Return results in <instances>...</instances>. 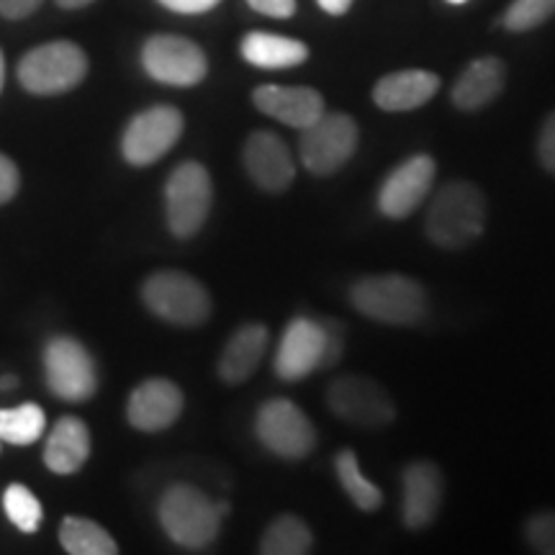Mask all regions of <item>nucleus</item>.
Returning a JSON list of instances; mask_svg holds the SVG:
<instances>
[{"instance_id": "obj_30", "label": "nucleus", "mask_w": 555, "mask_h": 555, "mask_svg": "<svg viewBox=\"0 0 555 555\" xmlns=\"http://www.w3.org/2000/svg\"><path fill=\"white\" fill-rule=\"evenodd\" d=\"M522 532L532 553L555 555V509H540L527 517Z\"/></svg>"}, {"instance_id": "obj_7", "label": "nucleus", "mask_w": 555, "mask_h": 555, "mask_svg": "<svg viewBox=\"0 0 555 555\" xmlns=\"http://www.w3.org/2000/svg\"><path fill=\"white\" fill-rule=\"evenodd\" d=\"M214 206V183L201 163H180L165 183V217L178 240H191L206 224Z\"/></svg>"}, {"instance_id": "obj_12", "label": "nucleus", "mask_w": 555, "mask_h": 555, "mask_svg": "<svg viewBox=\"0 0 555 555\" xmlns=\"http://www.w3.org/2000/svg\"><path fill=\"white\" fill-rule=\"evenodd\" d=\"M47 386L65 401H88L99 388L93 358L73 337H54L44 350Z\"/></svg>"}, {"instance_id": "obj_22", "label": "nucleus", "mask_w": 555, "mask_h": 555, "mask_svg": "<svg viewBox=\"0 0 555 555\" xmlns=\"http://www.w3.org/2000/svg\"><path fill=\"white\" fill-rule=\"evenodd\" d=\"M90 455L88 425L78 416H62L44 448V463L52 474L69 476L86 466Z\"/></svg>"}, {"instance_id": "obj_21", "label": "nucleus", "mask_w": 555, "mask_h": 555, "mask_svg": "<svg viewBox=\"0 0 555 555\" xmlns=\"http://www.w3.org/2000/svg\"><path fill=\"white\" fill-rule=\"evenodd\" d=\"M506 86V65L499 57H478L463 69L450 90V101L457 111H481L494 103Z\"/></svg>"}, {"instance_id": "obj_38", "label": "nucleus", "mask_w": 555, "mask_h": 555, "mask_svg": "<svg viewBox=\"0 0 555 555\" xmlns=\"http://www.w3.org/2000/svg\"><path fill=\"white\" fill-rule=\"evenodd\" d=\"M88 3H93V0H57L60 9H67V11L82 9V5H88Z\"/></svg>"}, {"instance_id": "obj_14", "label": "nucleus", "mask_w": 555, "mask_h": 555, "mask_svg": "<svg viewBox=\"0 0 555 555\" xmlns=\"http://www.w3.org/2000/svg\"><path fill=\"white\" fill-rule=\"evenodd\" d=\"M437 165L435 159L420 152V155H412L399 168L388 172L384 183L378 189V211L384 214L386 219L401 221L425 204L435 185Z\"/></svg>"}, {"instance_id": "obj_28", "label": "nucleus", "mask_w": 555, "mask_h": 555, "mask_svg": "<svg viewBox=\"0 0 555 555\" xmlns=\"http://www.w3.org/2000/svg\"><path fill=\"white\" fill-rule=\"evenodd\" d=\"M3 506L5 515H9L11 522L16 525L21 532H37L41 519H44L39 499L34 496L24 483H11L9 489H5Z\"/></svg>"}, {"instance_id": "obj_34", "label": "nucleus", "mask_w": 555, "mask_h": 555, "mask_svg": "<svg viewBox=\"0 0 555 555\" xmlns=\"http://www.w3.org/2000/svg\"><path fill=\"white\" fill-rule=\"evenodd\" d=\"M247 5L270 18H291L296 13V0H247Z\"/></svg>"}, {"instance_id": "obj_31", "label": "nucleus", "mask_w": 555, "mask_h": 555, "mask_svg": "<svg viewBox=\"0 0 555 555\" xmlns=\"http://www.w3.org/2000/svg\"><path fill=\"white\" fill-rule=\"evenodd\" d=\"M535 152L540 168H543L547 176L555 178V111H551V114L545 116V121L540 124Z\"/></svg>"}, {"instance_id": "obj_25", "label": "nucleus", "mask_w": 555, "mask_h": 555, "mask_svg": "<svg viewBox=\"0 0 555 555\" xmlns=\"http://www.w3.org/2000/svg\"><path fill=\"white\" fill-rule=\"evenodd\" d=\"M60 543L69 555H116L119 545L99 522L86 517H65L60 525Z\"/></svg>"}, {"instance_id": "obj_26", "label": "nucleus", "mask_w": 555, "mask_h": 555, "mask_svg": "<svg viewBox=\"0 0 555 555\" xmlns=\"http://www.w3.org/2000/svg\"><path fill=\"white\" fill-rule=\"evenodd\" d=\"M335 474L345 494L360 512H378L384 506V491L363 476L356 450H339L335 457Z\"/></svg>"}, {"instance_id": "obj_4", "label": "nucleus", "mask_w": 555, "mask_h": 555, "mask_svg": "<svg viewBox=\"0 0 555 555\" xmlns=\"http://www.w3.org/2000/svg\"><path fill=\"white\" fill-rule=\"evenodd\" d=\"M142 301L152 314L176 327H201L214 309L204 283L183 270L152 273L142 286Z\"/></svg>"}, {"instance_id": "obj_39", "label": "nucleus", "mask_w": 555, "mask_h": 555, "mask_svg": "<svg viewBox=\"0 0 555 555\" xmlns=\"http://www.w3.org/2000/svg\"><path fill=\"white\" fill-rule=\"evenodd\" d=\"M3 82H5V60H3V52H0V90H3Z\"/></svg>"}, {"instance_id": "obj_1", "label": "nucleus", "mask_w": 555, "mask_h": 555, "mask_svg": "<svg viewBox=\"0 0 555 555\" xmlns=\"http://www.w3.org/2000/svg\"><path fill=\"white\" fill-rule=\"evenodd\" d=\"M489 206L470 180H450L433 196L425 217V234L440 249H463L481 237Z\"/></svg>"}, {"instance_id": "obj_19", "label": "nucleus", "mask_w": 555, "mask_h": 555, "mask_svg": "<svg viewBox=\"0 0 555 555\" xmlns=\"http://www.w3.org/2000/svg\"><path fill=\"white\" fill-rule=\"evenodd\" d=\"M440 90V78L429 69H399L388 73L373 86V103L386 114H406L422 108Z\"/></svg>"}, {"instance_id": "obj_17", "label": "nucleus", "mask_w": 555, "mask_h": 555, "mask_svg": "<svg viewBox=\"0 0 555 555\" xmlns=\"http://www.w3.org/2000/svg\"><path fill=\"white\" fill-rule=\"evenodd\" d=\"M183 404V391L170 378H147L131 391L127 420L139 433H163L176 425Z\"/></svg>"}, {"instance_id": "obj_36", "label": "nucleus", "mask_w": 555, "mask_h": 555, "mask_svg": "<svg viewBox=\"0 0 555 555\" xmlns=\"http://www.w3.org/2000/svg\"><path fill=\"white\" fill-rule=\"evenodd\" d=\"M165 9L176 11V13H185V16H196V13H206L211 9H217L219 0H159Z\"/></svg>"}, {"instance_id": "obj_16", "label": "nucleus", "mask_w": 555, "mask_h": 555, "mask_svg": "<svg viewBox=\"0 0 555 555\" xmlns=\"http://www.w3.org/2000/svg\"><path fill=\"white\" fill-rule=\"evenodd\" d=\"M242 163H245L247 176L253 183L266 193H286L296 180V163L291 155L288 144L273 131H253L247 137L245 150H242Z\"/></svg>"}, {"instance_id": "obj_32", "label": "nucleus", "mask_w": 555, "mask_h": 555, "mask_svg": "<svg viewBox=\"0 0 555 555\" xmlns=\"http://www.w3.org/2000/svg\"><path fill=\"white\" fill-rule=\"evenodd\" d=\"M324 330H327V350H324V367L339 363L345 352V327L337 319H324Z\"/></svg>"}, {"instance_id": "obj_29", "label": "nucleus", "mask_w": 555, "mask_h": 555, "mask_svg": "<svg viewBox=\"0 0 555 555\" xmlns=\"http://www.w3.org/2000/svg\"><path fill=\"white\" fill-rule=\"evenodd\" d=\"M555 16V0H515L504 11L502 26L512 34H525L543 26Z\"/></svg>"}, {"instance_id": "obj_15", "label": "nucleus", "mask_w": 555, "mask_h": 555, "mask_svg": "<svg viewBox=\"0 0 555 555\" xmlns=\"http://www.w3.org/2000/svg\"><path fill=\"white\" fill-rule=\"evenodd\" d=\"M446 499V476L433 461H412L401 474V519L412 532L435 522Z\"/></svg>"}, {"instance_id": "obj_18", "label": "nucleus", "mask_w": 555, "mask_h": 555, "mask_svg": "<svg viewBox=\"0 0 555 555\" xmlns=\"http://www.w3.org/2000/svg\"><path fill=\"white\" fill-rule=\"evenodd\" d=\"M253 103L260 114L298 131L324 114L322 93L307 86H260L255 88Z\"/></svg>"}, {"instance_id": "obj_5", "label": "nucleus", "mask_w": 555, "mask_h": 555, "mask_svg": "<svg viewBox=\"0 0 555 555\" xmlns=\"http://www.w3.org/2000/svg\"><path fill=\"white\" fill-rule=\"evenodd\" d=\"M327 409L345 425L360 429H384L397 420L399 409L380 380L363 373H345L327 386Z\"/></svg>"}, {"instance_id": "obj_11", "label": "nucleus", "mask_w": 555, "mask_h": 555, "mask_svg": "<svg viewBox=\"0 0 555 555\" xmlns=\"http://www.w3.org/2000/svg\"><path fill=\"white\" fill-rule=\"evenodd\" d=\"M183 134V114L176 106H152L129 121L121 137V155L134 168L163 159Z\"/></svg>"}, {"instance_id": "obj_6", "label": "nucleus", "mask_w": 555, "mask_h": 555, "mask_svg": "<svg viewBox=\"0 0 555 555\" xmlns=\"http://www.w3.org/2000/svg\"><path fill=\"white\" fill-rule=\"evenodd\" d=\"M360 142L358 124L345 111H324L311 127L301 129L298 157L304 168L317 178H330L343 170L356 155Z\"/></svg>"}, {"instance_id": "obj_40", "label": "nucleus", "mask_w": 555, "mask_h": 555, "mask_svg": "<svg viewBox=\"0 0 555 555\" xmlns=\"http://www.w3.org/2000/svg\"><path fill=\"white\" fill-rule=\"evenodd\" d=\"M448 3H453V5H461V3H466V0H448Z\"/></svg>"}, {"instance_id": "obj_35", "label": "nucleus", "mask_w": 555, "mask_h": 555, "mask_svg": "<svg viewBox=\"0 0 555 555\" xmlns=\"http://www.w3.org/2000/svg\"><path fill=\"white\" fill-rule=\"evenodd\" d=\"M41 3H44V0H0V16H5L11 21L26 18V16H31V13L37 11Z\"/></svg>"}, {"instance_id": "obj_13", "label": "nucleus", "mask_w": 555, "mask_h": 555, "mask_svg": "<svg viewBox=\"0 0 555 555\" xmlns=\"http://www.w3.org/2000/svg\"><path fill=\"white\" fill-rule=\"evenodd\" d=\"M324 350H327L324 319L317 322L309 317H294L278 343L275 376L286 384H296L314 371H324Z\"/></svg>"}, {"instance_id": "obj_27", "label": "nucleus", "mask_w": 555, "mask_h": 555, "mask_svg": "<svg viewBox=\"0 0 555 555\" xmlns=\"http://www.w3.org/2000/svg\"><path fill=\"white\" fill-rule=\"evenodd\" d=\"M44 409L37 404L0 409V440L11 442V446H34L44 435Z\"/></svg>"}, {"instance_id": "obj_8", "label": "nucleus", "mask_w": 555, "mask_h": 555, "mask_svg": "<svg viewBox=\"0 0 555 555\" xmlns=\"http://www.w3.org/2000/svg\"><path fill=\"white\" fill-rule=\"evenodd\" d=\"M88 75V57L73 41H50L21 60L18 80L34 95H60Z\"/></svg>"}, {"instance_id": "obj_23", "label": "nucleus", "mask_w": 555, "mask_h": 555, "mask_svg": "<svg viewBox=\"0 0 555 555\" xmlns=\"http://www.w3.org/2000/svg\"><path fill=\"white\" fill-rule=\"evenodd\" d=\"M240 50L249 65L260 69H288L309 60V47L304 41L268 31H249Z\"/></svg>"}, {"instance_id": "obj_2", "label": "nucleus", "mask_w": 555, "mask_h": 555, "mask_svg": "<svg viewBox=\"0 0 555 555\" xmlns=\"http://www.w3.org/2000/svg\"><path fill=\"white\" fill-rule=\"evenodd\" d=\"M350 304L358 314L388 327H414L425 322L429 296L412 275H363L350 286Z\"/></svg>"}, {"instance_id": "obj_3", "label": "nucleus", "mask_w": 555, "mask_h": 555, "mask_svg": "<svg viewBox=\"0 0 555 555\" xmlns=\"http://www.w3.org/2000/svg\"><path fill=\"white\" fill-rule=\"evenodd\" d=\"M157 517L165 535L185 551H206L219 538L224 522L219 502H211L191 483H172L165 489L157 504Z\"/></svg>"}, {"instance_id": "obj_10", "label": "nucleus", "mask_w": 555, "mask_h": 555, "mask_svg": "<svg viewBox=\"0 0 555 555\" xmlns=\"http://www.w3.org/2000/svg\"><path fill=\"white\" fill-rule=\"evenodd\" d=\"M142 65L152 80L176 88L198 86L208 73L204 50L196 41L176 34H157L144 41Z\"/></svg>"}, {"instance_id": "obj_33", "label": "nucleus", "mask_w": 555, "mask_h": 555, "mask_svg": "<svg viewBox=\"0 0 555 555\" xmlns=\"http://www.w3.org/2000/svg\"><path fill=\"white\" fill-rule=\"evenodd\" d=\"M18 168L13 165L11 157H5L3 152H0V204H9V201L18 193Z\"/></svg>"}, {"instance_id": "obj_37", "label": "nucleus", "mask_w": 555, "mask_h": 555, "mask_svg": "<svg viewBox=\"0 0 555 555\" xmlns=\"http://www.w3.org/2000/svg\"><path fill=\"white\" fill-rule=\"evenodd\" d=\"M319 9L324 13H330V16H345L347 11H350L352 0H317Z\"/></svg>"}, {"instance_id": "obj_9", "label": "nucleus", "mask_w": 555, "mask_h": 555, "mask_svg": "<svg viewBox=\"0 0 555 555\" xmlns=\"http://www.w3.org/2000/svg\"><path fill=\"white\" fill-rule=\"evenodd\" d=\"M255 435L268 453L283 461H304L317 448L314 425L291 399H268L255 414Z\"/></svg>"}, {"instance_id": "obj_20", "label": "nucleus", "mask_w": 555, "mask_h": 555, "mask_svg": "<svg viewBox=\"0 0 555 555\" xmlns=\"http://www.w3.org/2000/svg\"><path fill=\"white\" fill-rule=\"evenodd\" d=\"M270 345V332L266 324L249 322L234 332L227 339L224 350L219 356L217 373L221 384L227 386H242L245 380L253 378V373L258 371L262 358H266Z\"/></svg>"}, {"instance_id": "obj_24", "label": "nucleus", "mask_w": 555, "mask_h": 555, "mask_svg": "<svg viewBox=\"0 0 555 555\" xmlns=\"http://www.w3.org/2000/svg\"><path fill=\"white\" fill-rule=\"evenodd\" d=\"M262 555H307L314 551V532L296 515H278L262 532Z\"/></svg>"}]
</instances>
